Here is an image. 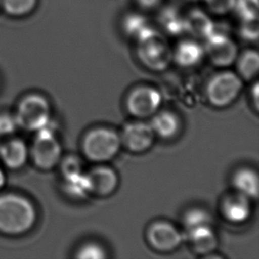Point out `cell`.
<instances>
[{"instance_id": "30bf717a", "label": "cell", "mask_w": 259, "mask_h": 259, "mask_svg": "<svg viewBox=\"0 0 259 259\" xmlns=\"http://www.w3.org/2000/svg\"><path fill=\"white\" fill-rule=\"evenodd\" d=\"M154 131L151 124L143 121H134L125 126L120 135L121 144L134 153L147 151L155 140Z\"/></svg>"}, {"instance_id": "f546056e", "label": "cell", "mask_w": 259, "mask_h": 259, "mask_svg": "<svg viewBox=\"0 0 259 259\" xmlns=\"http://www.w3.org/2000/svg\"><path fill=\"white\" fill-rule=\"evenodd\" d=\"M160 1L161 0H137V3L140 7L147 8V9L157 7L158 4L160 3Z\"/></svg>"}, {"instance_id": "52a82bcc", "label": "cell", "mask_w": 259, "mask_h": 259, "mask_svg": "<svg viewBox=\"0 0 259 259\" xmlns=\"http://www.w3.org/2000/svg\"><path fill=\"white\" fill-rule=\"evenodd\" d=\"M161 103L162 96L157 89L141 86L131 91L126 98V105L131 115L143 119L157 113Z\"/></svg>"}, {"instance_id": "d4e9b609", "label": "cell", "mask_w": 259, "mask_h": 259, "mask_svg": "<svg viewBox=\"0 0 259 259\" xmlns=\"http://www.w3.org/2000/svg\"><path fill=\"white\" fill-rule=\"evenodd\" d=\"M76 257L81 259H104L107 257L106 250L97 242H88L78 249Z\"/></svg>"}, {"instance_id": "2e32d148", "label": "cell", "mask_w": 259, "mask_h": 259, "mask_svg": "<svg viewBox=\"0 0 259 259\" xmlns=\"http://www.w3.org/2000/svg\"><path fill=\"white\" fill-rule=\"evenodd\" d=\"M185 31L196 38L207 39L215 31V26L204 12L193 10L185 17Z\"/></svg>"}, {"instance_id": "4dcf8cb0", "label": "cell", "mask_w": 259, "mask_h": 259, "mask_svg": "<svg viewBox=\"0 0 259 259\" xmlns=\"http://www.w3.org/2000/svg\"><path fill=\"white\" fill-rule=\"evenodd\" d=\"M258 91H259L258 84H257V83H256V84H255V86H254V89H253L252 93H253V98H254V100H255V105H256V110H257V109H258V103H259Z\"/></svg>"}, {"instance_id": "7402d4cb", "label": "cell", "mask_w": 259, "mask_h": 259, "mask_svg": "<svg viewBox=\"0 0 259 259\" xmlns=\"http://www.w3.org/2000/svg\"><path fill=\"white\" fill-rule=\"evenodd\" d=\"M185 232L207 225H212V218L209 212L202 209H192L189 210L183 218Z\"/></svg>"}, {"instance_id": "277c9868", "label": "cell", "mask_w": 259, "mask_h": 259, "mask_svg": "<svg viewBox=\"0 0 259 259\" xmlns=\"http://www.w3.org/2000/svg\"><path fill=\"white\" fill-rule=\"evenodd\" d=\"M121 139L114 130L98 127L85 136L82 150L85 156L93 162H106L114 158L121 147Z\"/></svg>"}, {"instance_id": "9c48e42d", "label": "cell", "mask_w": 259, "mask_h": 259, "mask_svg": "<svg viewBox=\"0 0 259 259\" xmlns=\"http://www.w3.org/2000/svg\"><path fill=\"white\" fill-rule=\"evenodd\" d=\"M147 238L155 249L165 253L177 249L183 241L184 235L172 223L158 221L148 229Z\"/></svg>"}, {"instance_id": "4fadbf2b", "label": "cell", "mask_w": 259, "mask_h": 259, "mask_svg": "<svg viewBox=\"0 0 259 259\" xmlns=\"http://www.w3.org/2000/svg\"><path fill=\"white\" fill-rule=\"evenodd\" d=\"M250 198L236 192L225 197L221 210L225 219L235 224H241L249 220L251 215Z\"/></svg>"}, {"instance_id": "6da1fadb", "label": "cell", "mask_w": 259, "mask_h": 259, "mask_svg": "<svg viewBox=\"0 0 259 259\" xmlns=\"http://www.w3.org/2000/svg\"><path fill=\"white\" fill-rule=\"evenodd\" d=\"M37 221L34 203L16 193L0 195V233L9 236L22 235L30 231Z\"/></svg>"}, {"instance_id": "e0dca14e", "label": "cell", "mask_w": 259, "mask_h": 259, "mask_svg": "<svg viewBox=\"0 0 259 259\" xmlns=\"http://www.w3.org/2000/svg\"><path fill=\"white\" fill-rule=\"evenodd\" d=\"M151 126L155 135L164 139L175 137L181 128V121L174 112L164 111L155 113Z\"/></svg>"}, {"instance_id": "f1b7e54d", "label": "cell", "mask_w": 259, "mask_h": 259, "mask_svg": "<svg viewBox=\"0 0 259 259\" xmlns=\"http://www.w3.org/2000/svg\"><path fill=\"white\" fill-rule=\"evenodd\" d=\"M242 34L248 40H256L258 37L257 17L249 18L243 20Z\"/></svg>"}, {"instance_id": "cb8c5ba5", "label": "cell", "mask_w": 259, "mask_h": 259, "mask_svg": "<svg viewBox=\"0 0 259 259\" xmlns=\"http://www.w3.org/2000/svg\"><path fill=\"white\" fill-rule=\"evenodd\" d=\"M37 0H4V7L7 13L14 16H20L30 13Z\"/></svg>"}, {"instance_id": "603a6c76", "label": "cell", "mask_w": 259, "mask_h": 259, "mask_svg": "<svg viewBox=\"0 0 259 259\" xmlns=\"http://www.w3.org/2000/svg\"><path fill=\"white\" fill-rule=\"evenodd\" d=\"M66 188L71 196L76 198H83L91 194L88 175L84 172L66 181Z\"/></svg>"}, {"instance_id": "5b68a950", "label": "cell", "mask_w": 259, "mask_h": 259, "mask_svg": "<svg viewBox=\"0 0 259 259\" xmlns=\"http://www.w3.org/2000/svg\"><path fill=\"white\" fill-rule=\"evenodd\" d=\"M62 148L58 137L49 126L36 132L29 148V158L37 168L50 171L61 161Z\"/></svg>"}, {"instance_id": "8992f818", "label": "cell", "mask_w": 259, "mask_h": 259, "mask_svg": "<svg viewBox=\"0 0 259 259\" xmlns=\"http://www.w3.org/2000/svg\"><path fill=\"white\" fill-rule=\"evenodd\" d=\"M242 79L231 71H222L211 77L207 85V96L210 104L216 107L231 105L242 91Z\"/></svg>"}, {"instance_id": "8fae6325", "label": "cell", "mask_w": 259, "mask_h": 259, "mask_svg": "<svg viewBox=\"0 0 259 259\" xmlns=\"http://www.w3.org/2000/svg\"><path fill=\"white\" fill-rule=\"evenodd\" d=\"M28 158L29 148L20 138H12L0 145V160L7 168H22L27 164Z\"/></svg>"}, {"instance_id": "3957f363", "label": "cell", "mask_w": 259, "mask_h": 259, "mask_svg": "<svg viewBox=\"0 0 259 259\" xmlns=\"http://www.w3.org/2000/svg\"><path fill=\"white\" fill-rule=\"evenodd\" d=\"M14 117L18 126L30 132H37L49 126L52 117L51 104L42 95H27L19 102Z\"/></svg>"}, {"instance_id": "9a60e30c", "label": "cell", "mask_w": 259, "mask_h": 259, "mask_svg": "<svg viewBox=\"0 0 259 259\" xmlns=\"http://www.w3.org/2000/svg\"><path fill=\"white\" fill-rule=\"evenodd\" d=\"M205 55L204 48L193 40H185L180 42L174 52V60L183 67L197 66Z\"/></svg>"}, {"instance_id": "7a4b0ae2", "label": "cell", "mask_w": 259, "mask_h": 259, "mask_svg": "<svg viewBox=\"0 0 259 259\" xmlns=\"http://www.w3.org/2000/svg\"><path fill=\"white\" fill-rule=\"evenodd\" d=\"M136 41L137 57L144 67L155 72L168 68L174 60V51L164 35L151 28Z\"/></svg>"}, {"instance_id": "d6986e66", "label": "cell", "mask_w": 259, "mask_h": 259, "mask_svg": "<svg viewBox=\"0 0 259 259\" xmlns=\"http://www.w3.org/2000/svg\"><path fill=\"white\" fill-rule=\"evenodd\" d=\"M239 75L242 79L250 81L256 77L259 71L258 53L254 50H248L237 58Z\"/></svg>"}, {"instance_id": "ba28073f", "label": "cell", "mask_w": 259, "mask_h": 259, "mask_svg": "<svg viewBox=\"0 0 259 259\" xmlns=\"http://www.w3.org/2000/svg\"><path fill=\"white\" fill-rule=\"evenodd\" d=\"M204 52L211 63L219 67H228L238 58V48L233 39L226 34L214 31L206 39Z\"/></svg>"}, {"instance_id": "ffe728a7", "label": "cell", "mask_w": 259, "mask_h": 259, "mask_svg": "<svg viewBox=\"0 0 259 259\" xmlns=\"http://www.w3.org/2000/svg\"><path fill=\"white\" fill-rule=\"evenodd\" d=\"M151 28L147 19L141 14H130L123 21L124 31L126 35L135 40H137Z\"/></svg>"}, {"instance_id": "484cf974", "label": "cell", "mask_w": 259, "mask_h": 259, "mask_svg": "<svg viewBox=\"0 0 259 259\" xmlns=\"http://www.w3.org/2000/svg\"><path fill=\"white\" fill-rule=\"evenodd\" d=\"M61 172L65 179V182L82 174L83 171L80 159L74 156L65 158L63 161L61 162Z\"/></svg>"}, {"instance_id": "44dd1931", "label": "cell", "mask_w": 259, "mask_h": 259, "mask_svg": "<svg viewBox=\"0 0 259 259\" xmlns=\"http://www.w3.org/2000/svg\"><path fill=\"white\" fill-rule=\"evenodd\" d=\"M161 23L165 31L171 35H180L185 32V17L177 11L165 10L162 14Z\"/></svg>"}, {"instance_id": "ac0fdd59", "label": "cell", "mask_w": 259, "mask_h": 259, "mask_svg": "<svg viewBox=\"0 0 259 259\" xmlns=\"http://www.w3.org/2000/svg\"><path fill=\"white\" fill-rule=\"evenodd\" d=\"M258 176L252 169H240L233 177V185L236 191L250 199L258 196Z\"/></svg>"}, {"instance_id": "1f68e13d", "label": "cell", "mask_w": 259, "mask_h": 259, "mask_svg": "<svg viewBox=\"0 0 259 259\" xmlns=\"http://www.w3.org/2000/svg\"><path fill=\"white\" fill-rule=\"evenodd\" d=\"M5 184H6V175H5L3 168L0 165V189L3 188Z\"/></svg>"}, {"instance_id": "4316f807", "label": "cell", "mask_w": 259, "mask_h": 259, "mask_svg": "<svg viewBox=\"0 0 259 259\" xmlns=\"http://www.w3.org/2000/svg\"><path fill=\"white\" fill-rule=\"evenodd\" d=\"M204 2L210 12L224 15L235 9L236 0H204Z\"/></svg>"}, {"instance_id": "5bb4252c", "label": "cell", "mask_w": 259, "mask_h": 259, "mask_svg": "<svg viewBox=\"0 0 259 259\" xmlns=\"http://www.w3.org/2000/svg\"><path fill=\"white\" fill-rule=\"evenodd\" d=\"M184 238L189 241L193 250L198 255H209L217 249V235L212 225H207L186 231Z\"/></svg>"}, {"instance_id": "7c38bea8", "label": "cell", "mask_w": 259, "mask_h": 259, "mask_svg": "<svg viewBox=\"0 0 259 259\" xmlns=\"http://www.w3.org/2000/svg\"><path fill=\"white\" fill-rule=\"evenodd\" d=\"M91 194L98 196H108L119 185V177L115 171L108 166H98L87 174Z\"/></svg>"}, {"instance_id": "83f0119b", "label": "cell", "mask_w": 259, "mask_h": 259, "mask_svg": "<svg viewBox=\"0 0 259 259\" xmlns=\"http://www.w3.org/2000/svg\"><path fill=\"white\" fill-rule=\"evenodd\" d=\"M17 122L14 115L9 113H0V136H10L16 130Z\"/></svg>"}]
</instances>
